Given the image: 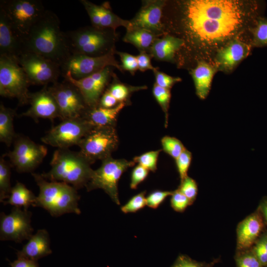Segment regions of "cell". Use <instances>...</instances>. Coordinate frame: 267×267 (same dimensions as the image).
<instances>
[{
	"instance_id": "cell-1",
	"label": "cell",
	"mask_w": 267,
	"mask_h": 267,
	"mask_svg": "<svg viewBox=\"0 0 267 267\" xmlns=\"http://www.w3.org/2000/svg\"><path fill=\"white\" fill-rule=\"evenodd\" d=\"M236 1L193 0L186 3L187 27L194 37L208 44L225 41L243 25L245 12Z\"/></svg>"
},
{
	"instance_id": "cell-2",
	"label": "cell",
	"mask_w": 267,
	"mask_h": 267,
	"mask_svg": "<svg viewBox=\"0 0 267 267\" xmlns=\"http://www.w3.org/2000/svg\"><path fill=\"white\" fill-rule=\"evenodd\" d=\"M60 22L54 12L46 9L24 39V51L40 54L60 66L71 53Z\"/></svg>"
},
{
	"instance_id": "cell-3",
	"label": "cell",
	"mask_w": 267,
	"mask_h": 267,
	"mask_svg": "<svg viewBox=\"0 0 267 267\" xmlns=\"http://www.w3.org/2000/svg\"><path fill=\"white\" fill-rule=\"evenodd\" d=\"M50 170L41 174L46 180L63 182L76 189L86 186L93 171L91 164L79 152L57 148L53 153Z\"/></svg>"
},
{
	"instance_id": "cell-4",
	"label": "cell",
	"mask_w": 267,
	"mask_h": 267,
	"mask_svg": "<svg viewBox=\"0 0 267 267\" xmlns=\"http://www.w3.org/2000/svg\"><path fill=\"white\" fill-rule=\"evenodd\" d=\"M32 175L40 189L34 207H42L54 217L66 213L81 214L80 196L75 187L63 182L48 181L41 174L32 173Z\"/></svg>"
},
{
	"instance_id": "cell-5",
	"label": "cell",
	"mask_w": 267,
	"mask_h": 267,
	"mask_svg": "<svg viewBox=\"0 0 267 267\" xmlns=\"http://www.w3.org/2000/svg\"><path fill=\"white\" fill-rule=\"evenodd\" d=\"M65 35L71 54L99 56L115 50L116 36L113 30L85 26L67 31Z\"/></svg>"
},
{
	"instance_id": "cell-6",
	"label": "cell",
	"mask_w": 267,
	"mask_h": 267,
	"mask_svg": "<svg viewBox=\"0 0 267 267\" xmlns=\"http://www.w3.org/2000/svg\"><path fill=\"white\" fill-rule=\"evenodd\" d=\"M31 84L19 64L17 58L0 56V95L4 97L15 98L18 104H29Z\"/></svg>"
},
{
	"instance_id": "cell-7",
	"label": "cell",
	"mask_w": 267,
	"mask_h": 267,
	"mask_svg": "<svg viewBox=\"0 0 267 267\" xmlns=\"http://www.w3.org/2000/svg\"><path fill=\"white\" fill-rule=\"evenodd\" d=\"M101 161V166L93 171L91 178L86 186L87 191L103 189L113 201L120 205L118 191L119 180L124 172L135 163L124 159H114L111 156Z\"/></svg>"
},
{
	"instance_id": "cell-8",
	"label": "cell",
	"mask_w": 267,
	"mask_h": 267,
	"mask_svg": "<svg viewBox=\"0 0 267 267\" xmlns=\"http://www.w3.org/2000/svg\"><path fill=\"white\" fill-rule=\"evenodd\" d=\"M119 139L115 126L93 127L79 144L80 153L91 164L111 156Z\"/></svg>"
},
{
	"instance_id": "cell-9",
	"label": "cell",
	"mask_w": 267,
	"mask_h": 267,
	"mask_svg": "<svg viewBox=\"0 0 267 267\" xmlns=\"http://www.w3.org/2000/svg\"><path fill=\"white\" fill-rule=\"evenodd\" d=\"M0 9L23 40L46 10L40 0H1Z\"/></svg>"
},
{
	"instance_id": "cell-10",
	"label": "cell",
	"mask_w": 267,
	"mask_h": 267,
	"mask_svg": "<svg viewBox=\"0 0 267 267\" xmlns=\"http://www.w3.org/2000/svg\"><path fill=\"white\" fill-rule=\"evenodd\" d=\"M93 127L83 117L61 120L41 138L42 142L57 148L67 149L79 145L84 137Z\"/></svg>"
},
{
	"instance_id": "cell-11",
	"label": "cell",
	"mask_w": 267,
	"mask_h": 267,
	"mask_svg": "<svg viewBox=\"0 0 267 267\" xmlns=\"http://www.w3.org/2000/svg\"><path fill=\"white\" fill-rule=\"evenodd\" d=\"M31 85L48 86L58 81L61 75L59 64L40 54L24 51L17 58Z\"/></svg>"
},
{
	"instance_id": "cell-12",
	"label": "cell",
	"mask_w": 267,
	"mask_h": 267,
	"mask_svg": "<svg viewBox=\"0 0 267 267\" xmlns=\"http://www.w3.org/2000/svg\"><path fill=\"white\" fill-rule=\"evenodd\" d=\"M46 147L25 136L17 135L13 149L4 154L9 159L12 167L19 173L32 172L47 154Z\"/></svg>"
},
{
	"instance_id": "cell-13",
	"label": "cell",
	"mask_w": 267,
	"mask_h": 267,
	"mask_svg": "<svg viewBox=\"0 0 267 267\" xmlns=\"http://www.w3.org/2000/svg\"><path fill=\"white\" fill-rule=\"evenodd\" d=\"M59 107L61 120L83 117L89 109L79 89L64 80L48 87Z\"/></svg>"
},
{
	"instance_id": "cell-14",
	"label": "cell",
	"mask_w": 267,
	"mask_h": 267,
	"mask_svg": "<svg viewBox=\"0 0 267 267\" xmlns=\"http://www.w3.org/2000/svg\"><path fill=\"white\" fill-rule=\"evenodd\" d=\"M115 50L103 55L90 56L84 54H71L60 65L61 75L70 71L75 79H81L101 71L107 67H114L122 70L116 60Z\"/></svg>"
},
{
	"instance_id": "cell-15",
	"label": "cell",
	"mask_w": 267,
	"mask_h": 267,
	"mask_svg": "<svg viewBox=\"0 0 267 267\" xmlns=\"http://www.w3.org/2000/svg\"><path fill=\"white\" fill-rule=\"evenodd\" d=\"M22 208L14 207L11 212L0 215V239L21 242L33 235L31 224L32 213Z\"/></svg>"
},
{
	"instance_id": "cell-16",
	"label": "cell",
	"mask_w": 267,
	"mask_h": 267,
	"mask_svg": "<svg viewBox=\"0 0 267 267\" xmlns=\"http://www.w3.org/2000/svg\"><path fill=\"white\" fill-rule=\"evenodd\" d=\"M80 90L89 108L98 106L100 99L109 85L112 72L111 67H107L101 71L81 79H75L70 71L61 75Z\"/></svg>"
},
{
	"instance_id": "cell-17",
	"label": "cell",
	"mask_w": 267,
	"mask_h": 267,
	"mask_svg": "<svg viewBox=\"0 0 267 267\" xmlns=\"http://www.w3.org/2000/svg\"><path fill=\"white\" fill-rule=\"evenodd\" d=\"M29 104L30 108L20 116L30 117L35 122L39 119H44L53 122L56 118H60L58 104L48 86H44L38 91L30 92Z\"/></svg>"
},
{
	"instance_id": "cell-18",
	"label": "cell",
	"mask_w": 267,
	"mask_h": 267,
	"mask_svg": "<svg viewBox=\"0 0 267 267\" xmlns=\"http://www.w3.org/2000/svg\"><path fill=\"white\" fill-rule=\"evenodd\" d=\"M265 221L258 209L238 224L236 229L237 252L251 249L264 231Z\"/></svg>"
},
{
	"instance_id": "cell-19",
	"label": "cell",
	"mask_w": 267,
	"mask_h": 267,
	"mask_svg": "<svg viewBox=\"0 0 267 267\" xmlns=\"http://www.w3.org/2000/svg\"><path fill=\"white\" fill-rule=\"evenodd\" d=\"M80 1L86 9L92 26L94 27L115 31L120 26H123L127 29L132 26L130 21L123 19L113 13L106 3L97 5L87 0H81Z\"/></svg>"
},
{
	"instance_id": "cell-20",
	"label": "cell",
	"mask_w": 267,
	"mask_h": 267,
	"mask_svg": "<svg viewBox=\"0 0 267 267\" xmlns=\"http://www.w3.org/2000/svg\"><path fill=\"white\" fill-rule=\"evenodd\" d=\"M165 2L161 0L145 1L135 16L130 21L133 27L144 29L155 34L161 33L162 11Z\"/></svg>"
},
{
	"instance_id": "cell-21",
	"label": "cell",
	"mask_w": 267,
	"mask_h": 267,
	"mask_svg": "<svg viewBox=\"0 0 267 267\" xmlns=\"http://www.w3.org/2000/svg\"><path fill=\"white\" fill-rule=\"evenodd\" d=\"M24 51L23 38L15 30L3 11L0 9V56L18 58Z\"/></svg>"
},
{
	"instance_id": "cell-22",
	"label": "cell",
	"mask_w": 267,
	"mask_h": 267,
	"mask_svg": "<svg viewBox=\"0 0 267 267\" xmlns=\"http://www.w3.org/2000/svg\"><path fill=\"white\" fill-rule=\"evenodd\" d=\"M28 240L22 249L17 252V258L37 261L51 254L49 235L46 229H39Z\"/></svg>"
},
{
	"instance_id": "cell-23",
	"label": "cell",
	"mask_w": 267,
	"mask_h": 267,
	"mask_svg": "<svg viewBox=\"0 0 267 267\" xmlns=\"http://www.w3.org/2000/svg\"><path fill=\"white\" fill-rule=\"evenodd\" d=\"M184 44V41L179 38L166 35L156 38L149 48L151 56L160 61H172L176 51Z\"/></svg>"
},
{
	"instance_id": "cell-24",
	"label": "cell",
	"mask_w": 267,
	"mask_h": 267,
	"mask_svg": "<svg viewBox=\"0 0 267 267\" xmlns=\"http://www.w3.org/2000/svg\"><path fill=\"white\" fill-rule=\"evenodd\" d=\"M125 105L126 102H120L110 108L99 106L89 108L83 118L94 127L115 126L117 116Z\"/></svg>"
},
{
	"instance_id": "cell-25",
	"label": "cell",
	"mask_w": 267,
	"mask_h": 267,
	"mask_svg": "<svg viewBox=\"0 0 267 267\" xmlns=\"http://www.w3.org/2000/svg\"><path fill=\"white\" fill-rule=\"evenodd\" d=\"M249 53V47L244 44L234 41L222 48L217 55V62L225 70L232 69Z\"/></svg>"
},
{
	"instance_id": "cell-26",
	"label": "cell",
	"mask_w": 267,
	"mask_h": 267,
	"mask_svg": "<svg viewBox=\"0 0 267 267\" xmlns=\"http://www.w3.org/2000/svg\"><path fill=\"white\" fill-rule=\"evenodd\" d=\"M214 73L213 67L204 62L199 63L191 71L196 93L201 99H204L208 96Z\"/></svg>"
},
{
	"instance_id": "cell-27",
	"label": "cell",
	"mask_w": 267,
	"mask_h": 267,
	"mask_svg": "<svg viewBox=\"0 0 267 267\" xmlns=\"http://www.w3.org/2000/svg\"><path fill=\"white\" fill-rule=\"evenodd\" d=\"M16 111L5 107L1 102L0 104V141L10 146L17 135L13 125Z\"/></svg>"
},
{
	"instance_id": "cell-28",
	"label": "cell",
	"mask_w": 267,
	"mask_h": 267,
	"mask_svg": "<svg viewBox=\"0 0 267 267\" xmlns=\"http://www.w3.org/2000/svg\"><path fill=\"white\" fill-rule=\"evenodd\" d=\"M36 198L37 196L24 184L17 181L12 187L8 199L3 204L22 207L23 209L28 210L30 206H34Z\"/></svg>"
},
{
	"instance_id": "cell-29",
	"label": "cell",
	"mask_w": 267,
	"mask_h": 267,
	"mask_svg": "<svg viewBox=\"0 0 267 267\" xmlns=\"http://www.w3.org/2000/svg\"><path fill=\"white\" fill-rule=\"evenodd\" d=\"M156 39V35L152 32L132 26L127 29L124 41L134 45L140 51H145L149 49Z\"/></svg>"
},
{
	"instance_id": "cell-30",
	"label": "cell",
	"mask_w": 267,
	"mask_h": 267,
	"mask_svg": "<svg viewBox=\"0 0 267 267\" xmlns=\"http://www.w3.org/2000/svg\"><path fill=\"white\" fill-rule=\"evenodd\" d=\"M2 155L0 159V202L8 199L12 187L10 184L11 164Z\"/></svg>"
},
{
	"instance_id": "cell-31",
	"label": "cell",
	"mask_w": 267,
	"mask_h": 267,
	"mask_svg": "<svg viewBox=\"0 0 267 267\" xmlns=\"http://www.w3.org/2000/svg\"><path fill=\"white\" fill-rule=\"evenodd\" d=\"M152 93L165 114V126L167 127L168 120V109L171 99L170 89L162 88L155 83L152 89Z\"/></svg>"
},
{
	"instance_id": "cell-32",
	"label": "cell",
	"mask_w": 267,
	"mask_h": 267,
	"mask_svg": "<svg viewBox=\"0 0 267 267\" xmlns=\"http://www.w3.org/2000/svg\"><path fill=\"white\" fill-rule=\"evenodd\" d=\"M161 143L163 150L175 160L186 149L181 141L175 137L165 136Z\"/></svg>"
},
{
	"instance_id": "cell-33",
	"label": "cell",
	"mask_w": 267,
	"mask_h": 267,
	"mask_svg": "<svg viewBox=\"0 0 267 267\" xmlns=\"http://www.w3.org/2000/svg\"><path fill=\"white\" fill-rule=\"evenodd\" d=\"M235 259L236 267H264L251 248L237 252Z\"/></svg>"
},
{
	"instance_id": "cell-34",
	"label": "cell",
	"mask_w": 267,
	"mask_h": 267,
	"mask_svg": "<svg viewBox=\"0 0 267 267\" xmlns=\"http://www.w3.org/2000/svg\"><path fill=\"white\" fill-rule=\"evenodd\" d=\"M161 150L150 151L135 157L133 161L149 171L155 172L157 168V162Z\"/></svg>"
},
{
	"instance_id": "cell-35",
	"label": "cell",
	"mask_w": 267,
	"mask_h": 267,
	"mask_svg": "<svg viewBox=\"0 0 267 267\" xmlns=\"http://www.w3.org/2000/svg\"><path fill=\"white\" fill-rule=\"evenodd\" d=\"M251 249L263 266L267 267V230L263 231Z\"/></svg>"
},
{
	"instance_id": "cell-36",
	"label": "cell",
	"mask_w": 267,
	"mask_h": 267,
	"mask_svg": "<svg viewBox=\"0 0 267 267\" xmlns=\"http://www.w3.org/2000/svg\"><path fill=\"white\" fill-rule=\"evenodd\" d=\"M146 191H144L132 197L121 208L125 214L135 213L146 206Z\"/></svg>"
},
{
	"instance_id": "cell-37",
	"label": "cell",
	"mask_w": 267,
	"mask_h": 267,
	"mask_svg": "<svg viewBox=\"0 0 267 267\" xmlns=\"http://www.w3.org/2000/svg\"><path fill=\"white\" fill-rule=\"evenodd\" d=\"M192 204L195 201L198 193V186L196 181L192 178L187 176L180 181L178 188Z\"/></svg>"
},
{
	"instance_id": "cell-38",
	"label": "cell",
	"mask_w": 267,
	"mask_h": 267,
	"mask_svg": "<svg viewBox=\"0 0 267 267\" xmlns=\"http://www.w3.org/2000/svg\"><path fill=\"white\" fill-rule=\"evenodd\" d=\"M192 153L186 148L175 159L177 168L180 181L187 176V172L192 161Z\"/></svg>"
},
{
	"instance_id": "cell-39",
	"label": "cell",
	"mask_w": 267,
	"mask_h": 267,
	"mask_svg": "<svg viewBox=\"0 0 267 267\" xmlns=\"http://www.w3.org/2000/svg\"><path fill=\"white\" fill-rule=\"evenodd\" d=\"M254 44L257 46L267 45V20L260 19L253 30Z\"/></svg>"
},
{
	"instance_id": "cell-40",
	"label": "cell",
	"mask_w": 267,
	"mask_h": 267,
	"mask_svg": "<svg viewBox=\"0 0 267 267\" xmlns=\"http://www.w3.org/2000/svg\"><path fill=\"white\" fill-rule=\"evenodd\" d=\"M133 89L119 83H112L106 89L119 103L125 102Z\"/></svg>"
},
{
	"instance_id": "cell-41",
	"label": "cell",
	"mask_w": 267,
	"mask_h": 267,
	"mask_svg": "<svg viewBox=\"0 0 267 267\" xmlns=\"http://www.w3.org/2000/svg\"><path fill=\"white\" fill-rule=\"evenodd\" d=\"M191 204L189 199L178 188L173 191L171 198V206L175 211L183 212Z\"/></svg>"
},
{
	"instance_id": "cell-42",
	"label": "cell",
	"mask_w": 267,
	"mask_h": 267,
	"mask_svg": "<svg viewBox=\"0 0 267 267\" xmlns=\"http://www.w3.org/2000/svg\"><path fill=\"white\" fill-rule=\"evenodd\" d=\"M172 193L171 191H153L146 197V206L152 209H157Z\"/></svg>"
},
{
	"instance_id": "cell-43",
	"label": "cell",
	"mask_w": 267,
	"mask_h": 267,
	"mask_svg": "<svg viewBox=\"0 0 267 267\" xmlns=\"http://www.w3.org/2000/svg\"><path fill=\"white\" fill-rule=\"evenodd\" d=\"M155 84L158 86L167 89H169L177 82H180L181 79L178 77H174L164 73L158 71L157 69L153 70Z\"/></svg>"
},
{
	"instance_id": "cell-44",
	"label": "cell",
	"mask_w": 267,
	"mask_h": 267,
	"mask_svg": "<svg viewBox=\"0 0 267 267\" xmlns=\"http://www.w3.org/2000/svg\"><path fill=\"white\" fill-rule=\"evenodd\" d=\"M116 53L120 57L122 69L128 71L132 74L134 73L138 69L136 56L126 52H116Z\"/></svg>"
},
{
	"instance_id": "cell-45",
	"label": "cell",
	"mask_w": 267,
	"mask_h": 267,
	"mask_svg": "<svg viewBox=\"0 0 267 267\" xmlns=\"http://www.w3.org/2000/svg\"><path fill=\"white\" fill-rule=\"evenodd\" d=\"M149 170L140 165L136 166L131 174L130 187L133 189L137 188L139 184L147 178Z\"/></svg>"
},
{
	"instance_id": "cell-46",
	"label": "cell",
	"mask_w": 267,
	"mask_h": 267,
	"mask_svg": "<svg viewBox=\"0 0 267 267\" xmlns=\"http://www.w3.org/2000/svg\"><path fill=\"white\" fill-rule=\"evenodd\" d=\"M210 265L198 262L185 255H180L171 267H210Z\"/></svg>"
},
{
	"instance_id": "cell-47",
	"label": "cell",
	"mask_w": 267,
	"mask_h": 267,
	"mask_svg": "<svg viewBox=\"0 0 267 267\" xmlns=\"http://www.w3.org/2000/svg\"><path fill=\"white\" fill-rule=\"evenodd\" d=\"M138 68L141 71H145L147 70L153 71L155 68L151 62V56L146 53L145 51H140V53L136 56Z\"/></svg>"
},
{
	"instance_id": "cell-48",
	"label": "cell",
	"mask_w": 267,
	"mask_h": 267,
	"mask_svg": "<svg viewBox=\"0 0 267 267\" xmlns=\"http://www.w3.org/2000/svg\"><path fill=\"white\" fill-rule=\"evenodd\" d=\"M119 103L117 100L106 89L100 99L98 106L110 108L116 106Z\"/></svg>"
},
{
	"instance_id": "cell-49",
	"label": "cell",
	"mask_w": 267,
	"mask_h": 267,
	"mask_svg": "<svg viewBox=\"0 0 267 267\" xmlns=\"http://www.w3.org/2000/svg\"><path fill=\"white\" fill-rule=\"evenodd\" d=\"M10 267H39V265L37 261L17 258V260L10 263Z\"/></svg>"
},
{
	"instance_id": "cell-50",
	"label": "cell",
	"mask_w": 267,
	"mask_h": 267,
	"mask_svg": "<svg viewBox=\"0 0 267 267\" xmlns=\"http://www.w3.org/2000/svg\"><path fill=\"white\" fill-rule=\"evenodd\" d=\"M258 208L263 215L266 223H267V197H264L261 200Z\"/></svg>"
}]
</instances>
